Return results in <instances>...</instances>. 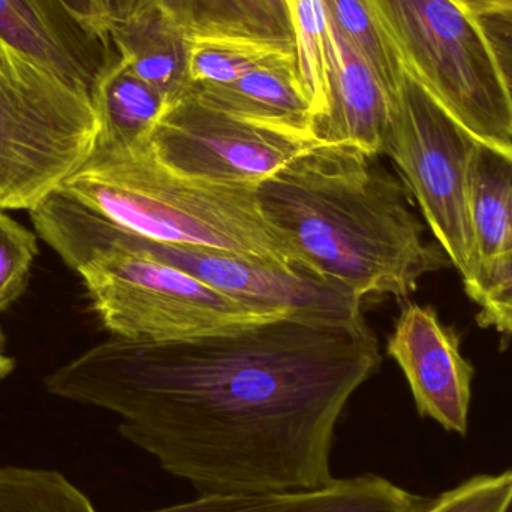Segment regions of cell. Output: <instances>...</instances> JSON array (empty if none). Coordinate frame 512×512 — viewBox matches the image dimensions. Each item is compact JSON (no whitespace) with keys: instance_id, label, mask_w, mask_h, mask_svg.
Instances as JSON below:
<instances>
[{"instance_id":"cell-1","label":"cell","mask_w":512,"mask_h":512,"mask_svg":"<svg viewBox=\"0 0 512 512\" xmlns=\"http://www.w3.org/2000/svg\"><path fill=\"white\" fill-rule=\"evenodd\" d=\"M381 364L366 322L273 319L182 342L99 343L45 379L119 415V433L200 495L327 486L334 435Z\"/></svg>"},{"instance_id":"cell-2","label":"cell","mask_w":512,"mask_h":512,"mask_svg":"<svg viewBox=\"0 0 512 512\" xmlns=\"http://www.w3.org/2000/svg\"><path fill=\"white\" fill-rule=\"evenodd\" d=\"M361 150L316 143L256 188L265 221L298 259L361 300L408 298L451 264L426 242L405 188Z\"/></svg>"},{"instance_id":"cell-3","label":"cell","mask_w":512,"mask_h":512,"mask_svg":"<svg viewBox=\"0 0 512 512\" xmlns=\"http://www.w3.org/2000/svg\"><path fill=\"white\" fill-rule=\"evenodd\" d=\"M29 213L39 237L80 274L93 310L114 337L182 342L288 318L126 245L117 225L63 189Z\"/></svg>"},{"instance_id":"cell-4","label":"cell","mask_w":512,"mask_h":512,"mask_svg":"<svg viewBox=\"0 0 512 512\" xmlns=\"http://www.w3.org/2000/svg\"><path fill=\"white\" fill-rule=\"evenodd\" d=\"M60 189L143 239L304 265L265 221L254 186L182 176L150 146L131 153L95 149Z\"/></svg>"},{"instance_id":"cell-5","label":"cell","mask_w":512,"mask_h":512,"mask_svg":"<svg viewBox=\"0 0 512 512\" xmlns=\"http://www.w3.org/2000/svg\"><path fill=\"white\" fill-rule=\"evenodd\" d=\"M414 78L478 140L512 143V107L495 51L459 0H364Z\"/></svg>"},{"instance_id":"cell-6","label":"cell","mask_w":512,"mask_h":512,"mask_svg":"<svg viewBox=\"0 0 512 512\" xmlns=\"http://www.w3.org/2000/svg\"><path fill=\"white\" fill-rule=\"evenodd\" d=\"M92 98L0 41V209L30 210L92 156Z\"/></svg>"},{"instance_id":"cell-7","label":"cell","mask_w":512,"mask_h":512,"mask_svg":"<svg viewBox=\"0 0 512 512\" xmlns=\"http://www.w3.org/2000/svg\"><path fill=\"white\" fill-rule=\"evenodd\" d=\"M477 143L475 135L405 72L384 153L399 168L465 285L474 276L469 182Z\"/></svg>"},{"instance_id":"cell-8","label":"cell","mask_w":512,"mask_h":512,"mask_svg":"<svg viewBox=\"0 0 512 512\" xmlns=\"http://www.w3.org/2000/svg\"><path fill=\"white\" fill-rule=\"evenodd\" d=\"M117 230L126 245L254 306L318 324L366 322L360 297L306 265L283 264L203 246L153 242L123 228Z\"/></svg>"},{"instance_id":"cell-9","label":"cell","mask_w":512,"mask_h":512,"mask_svg":"<svg viewBox=\"0 0 512 512\" xmlns=\"http://www.w3.org/2000/svg\"><path fill=\"white\" fill-rule=\"evenodd\" d=\"M316 143L236 119L189 92L162 117L150 150L182 176L258 188Z\"/></svg>"},{"instance_id":"cell-10","label":"cell","mask_w":512,"mask_h":512,"mask_svg":"<svg viewBox=\"0 0 512 512\" xmlns=\"http://www.w3.org/2000/svg\"><path fill=\"white\" fill-rule=\"evenodd\" d=\"M388 354L405 373L421 417L466 435L474 367L460 352L459 337L432 307L409 304L402 310Z\"/></svg>"},{"instance_id":"cell-11","label":"cell","mask_w":512,"mask_h":512,"mask_svg":"<svg viewBox=\"0 0 512 512\" xmlns=\"http://www.w3.org/2000/svg\"><path fill=\"white\" fill-rule=\"evenodd\" d=\"M0 41L90 98L116 54L111 39L62 0H0Z\"/></svg>"},{"instance_id":"cell-12","label":"cell","mask_w":512,"mask_h":512,"mask_svg":"<svg viewBox=\"0 0 512 512\" xmlns=\"http://www.w3.org/2000/svg\"><path fill=\"white\" fill-rule=\"evenodd\" d=\"M328 17V104L313 140L342 144L369 156L385 152L396 101L366 60Z\"/></svg>"},{"instance_id":"cell-13","label":"cell","mask_w":512,"mask_h":512,"mask_svg":"<svg viewBox=\"0 0 512 512\" xmlns=\"http://www.w3.org/2000/svg\"><path fill=\"white\" fill-rule=\"evenodd\" d=\"M474 276L466 294L483 304L512 286V143L478 140L469 182Z\"/></svg>"},{"instance_id":"cell-14","label":"cell","mask_w":512,"mask_h":512,"mask_svg":"<svg viewBox=\"0 0 512 512\" xmlns=\"http://www.w3.org/2000/svg\"><path fill=\"white\" fill-rule=\"evenodd\" d=\"M430 502L387 478L364 474L312 490L200 495L146 512H426Z\"/></svg>"},{"instance_id":"cell-15","label":"cell","mask_w":512,"mask_h":512,"mask_svg":"<svg viewBox=\"0 0 512 512\" xmlns=\"http://www.w3.org/2000/svg\"><path fill=\"white\" fill-rule=\"evenodd\" d=\"M189 92L236 119L315 141L312 107L297 62L256 66L227 86L192 87Z\"/></svg>"},{"instance_id":"cell-16","label":"cell","mask_w":512,"mask_h":512,"mask_svg":"<svg viewBox=\"0 0 512 512\" xmlns=\"http://www.w3.org/2000/svg\"><path fill=\"white\" fill-rule=\"evenodd\" d=\"M108 35L117 56L171 104L188 95L191 81L186 29L158 6L144 0L128 20L111 27Z\"/></svg>"},{"instance_id":"cell-17","label":"cell","mask_w":512,"mask_h":512,"mask_svg":"<svg viewBox=\"0 0 512 512\" xmlns=\"http://www.w3.org/2000/svg\"><path fill=\"white\" fill-rule=\"evenodd\" d=\"M92 102L99 123L95 149L116 153L146 150L162 117L174 105L137 77L117 53L99 75Z\"/></svg>"},{"instance_id":"cell-18","label":"cell","mask_w":512,"mask_h":512,"mask_svg":"<svg viewBox=\"0 0 512 512\" xmlns=\"http://www.w3.org/2000/svg\"><path fill=\"white\" fill-rule=\"evenodd\" d=\"M186 36L191 89L227 86L256 66L298 63L297 48L289 36L224 26L191 27Z\"/></svg>"},{"instance_id":"cell-19","label":"cell","mask_w":512,"mask_h":512,"mask_svg":"<svg viewBox=\"0 0 512 512\" xmlns=\"http://www.w3.org/2000/svg\"><path fill=\"white\" fill-rule=\"evenodd\" d=\"M297 48L301 84L312 107L313 125L328 104V17L324 0H280Z\"/></svg>"},{"instance_id":"cell-20","label":"cell","mask_w":512,"mask_h":512,"mask_svg":"<svg viewBox=\"0 0 512 512\" xmlns=\"http://www.w3.org/2000/svg\"><path fill=\"white\" fill-rule=\"evenodd\" d=\"M0 512L99 511L62 472L0 466Z\"/></svg>"},{"instance_id":"cell-21","label":"cell","mask_w":512,"mask_h":512,"mask_svg":"<svg viewBox=\"0 0 512 512\" xmlns=\"http://www.w3.org/2000/svg\"><path fill=\"white\" fill-rule=\"evenodd\" d=\"M327 14L397 101L405 71L364 0H324Z\"/></svg>"},{"instance_id":"cell-22","label":"cell","mask_w":512,"mask_h":512,"mask_svg":"<svg viewBox=\"0 0 512 512\" xmlns=\"http://www.w3.org/2000/svg\"><path fill=\"white\" fill-rule=\"evenodd\" d=\"M36 255L35 234L0 209V310L17 300L26 288Z\"/></svg>"},{"instance_id":"cell-23","label":"cell","mask_w":512,"mask_h":512,"mask_svg":"<svg viewBox=\"0 0 512 512\" xmlns=\"http://www.w3.org/2000/svg\"><path fill=\"white\" fill-rule=\"evenodd\" d=\"M512 492V469L480 475L432 498L426 512H501Z\"/></svg>"},{"instance_id":"cell-24","label":"cell","mask_w":512,"mask_h":512,"mask_svg":"<svg viewBox=\"0 0 512 512\" xmlns=\"http://www.w3.org/2000/svg\"><path fill=\"white\" fill-rule=\"evenodd\" d=\"M501 68L512 107V14L477 15Z\"/></svg>"},{"instance_id":"cell-25","label":"cell","mask_w":512,"mask_h":512,"mask_svg":"<svg viewBox=\"0 0 512 512\" xmlns=\"http://www.w3.org/2000/svg\"><path fill=\"white\" fill-rule=\"evenodd\" d=\"M144 0H89V18L101 35L107 36L111 27L128 20Z\"/></svg>"},{"instance_id":"cell-26","label":"cell","mask_w":512,"mask_h":512,"mask_svg":"<svg viewBox=\"0 0 512 512\" xmlns=\"http://www.w3.org/2000/svg\"><path fill=\"white\" fill-rule=\"evenodd\" d=\"M271 35L291 36L280 0H251ZM292 38V36H291Z\"/></svg>"},{"instance_id":"cell-27","label":"cell","mask_w":512,"mask_h":512,"mask_svg":"<svg viewBox=\"0 0 512 512\" xmlns=\"http://www.w3.org/2000/svg\"><path fill=\"white\" fill-rule=\"evenodd\" d=\"M477 321L481 327H493L501 333L512 336V304L486 301L481 304Z\"/></svg>"},{"instance_id":"cell-28","label":"cell","mask_w":512,"mask_h":512,"mask_svg":"<svg viewBox=\"0 0 512 512\" xmlns=\"http://www.w3.org/2000/svg\"><path fill=\"white\" fill-rule=\"evenodd\" d=\"M474 15L512 14V0H459Z\"/></svg>"},{"instance_id":"cell-29","label":"cell","mask_w":512,"mask_h":512,"mask_svg":"<svg viewBox=\"0 0 512 512\" xmlns=\"http://www.w3.org/2000/svg\"><path fill=\"white\" fill-rule=\"evenodd\" d=\"M62 2L65 3L72 12H75L78 17L84 18V20H87L90 23L89 0H62Z\"/></svg>"},{"instance_id":"cell-30","label":"cell","mask_w":512,"mask_h":512,"mask_svg":"<svg viewBox=\"0 0 512 512\" xmlns=\"http://www.w3.org/2000/svg\"><path fill=\"white\" fill-rule=\"evenodd\" d=\"M12 370H14V360L6 357V355L3 354L2 349H0V381L5 379Z\"/></svg>"},{"instance_id":"cell-31","label":"cell","mask_w":512,"mask_h":512,"mask_svg":"<svg viewBox=\"0 0 512 512\" xmlns=\"http://www.w3.org/2000/svg\"><path fill=\"white\" fill-rule=\"evenodd\" d=\"M486 301H496V303L512 304V286H510V288L504 289V291L498 292V294L493 295L492 298H489V300ZM486 301H484V303H486Z\"/></svg>"},{"instance_id":"cell-32","label":"cell","mask_w":512,"mask_h":512,"mask_svg":"<svg viewBox=\"0 0 512 512\" xmlns=\"http://www.w3.org/2000/svg\"><path fill=\"white\" fill-rule=\"evenodd\" d=\"M501 512H512V492L510 498H508L507 502H505L504 508H502Z\"/></svg>"}]
</instances>
